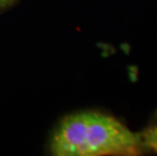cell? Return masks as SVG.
I'll return each instance as SVG.
<instances>
[{"label": "cell", "instance_id": "6da1fadb", "mask_svg": "<svg viewBox=\"0 0 157 156\" xmlns=\"http://www.w3.org/2000/svg\"><path fill=\"white\" fill-rule=\"evenodd\" d=\"M51 150L57 156H134L144 151L140 134L116 118L98 112L70 115L53 136Z\"/></svg>", "mask_w": 157, "mask_h": 156}, {"label": "cell", "instance_id": "7a4b0ae2", "mask_svg": "<svg viewBox=\"0 0 157 156\" xmlns=\"http://www.w3.org/2000/svg\"><path fill=\"white\" fill-rule=\"evenodd\" d=\"M144 150H150L157 153V121H154L142 133H140Z\"/></svg>", "mask_w": 157, "mask_h": 156}, {"label": "cell", "instance_id": "3957f363", "mask_svg": "<svg viewBox=\"0 0 157 156\" xmlns=\"http://www.w3.org/2000/svg\"><path fill=\"white\" fill-rule=\"evenodd\" d=\"M8 1H10V0H0V5H3V4H6Z\"/></svg>", "mask_w": 157, "mask_h": 156}]
</instances>
